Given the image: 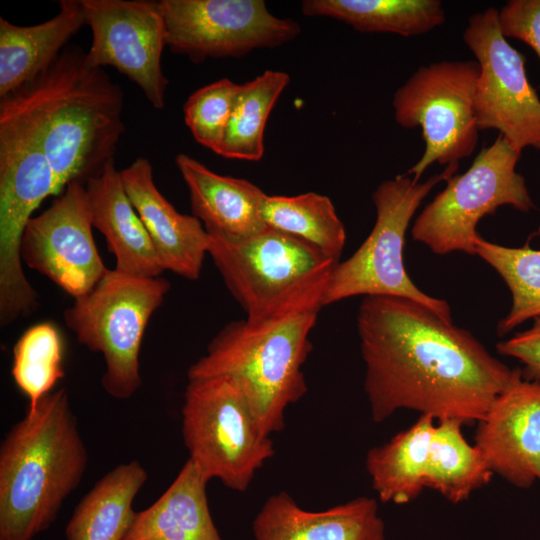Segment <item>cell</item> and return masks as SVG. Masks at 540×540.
Segmentation results:
<instances>
[{
	"instance_id": "25",
	"label": "cell",
	"mask_w": 540,
	"mask_h": 540,
	"mask_svg": "<svg viewBox=\"0 0 540 540\" xmlns=\"http://www.w3.org/2000/svg\"><path fill=\"white\" fill-rule=\"evenodd\" d=\"M434 421L429 415H421L408 429L368 451L366 470L380 501L406 504L425 489V467Z\"/></svg>"
},
{
	"instance_id": "23",
	"label": "cell",
	"mask_w": 540,
	"mask_h": 540,
	"mask_svg": "<svg viewBox=\"0 0 540 540\" xmlns=\"http://www.w3.org/2000/svg\"><path fill=\"white\" fill-rule=\"evenodd\" d=\"M147 479L137 460L107 472L75 507L65 528L66 540H122L135 514L133 501Z\"/></svg>"
},
{
	"instance_id": "3",
	"label": "cell",
	"mask_w": 540,
	"mask_h": 540,
	"mask_svg": "<svg viewBox=\"0 0 540 540\" xmlns=\"http://www.w3.org/2000/svg\"><path fill=\"white\" fill-rule=\"evenodd\" d=\"M28 122L64 191L86 183L114 160L125 131L123 93L102 68L65 48L32 83L5 98Z\"/></svg>"
},
{
	"instance_id": "28",
	"label": "cell",
	"mask_w": 540,
	"mask_h": 540,
	"mask_svg": "<svg viewBox=\"0 0 540 540\" xmlns=\"http://www.w3.org/2000/svg\"><path fill=\"white\" fill-rule=\"evenodd\" d=\"M290 82L282 71L267 70L241 84L223 139L216 154L259 161L264 154V131L269 115Z\"/></svg>"
},
{
	"instance_id": "5",
	"label": "cell",
	"mask_w": 540,
	"mask_h": 540,
	"mask_svg": "<svg viewBox=\"0 0 540 540\" xmlns=\"http://www.w3.org/2000/svg\"><path fill=\"white\" fill-rule=\"evenodd\" d=\"M459 163L424 182L407 175L381 182L372 194L375 224L361 246L343 262H338L323 294V307L358 296H391L419 302L443 319L452 321L447 301L427 295L410 279L403 263L407 228L420 204L441 181L455 175Z\"/></svg>"
},
{
	"instance_id": "7",
	"label": "cell",
	"mask_w": 540,
	"mask_h": 540,
	"mask_svg": "<svg viewBox=\"0 0 540 540\" xmlns=\"http://www.w3.org/2000/svg\"><path fill=\"white\" fill-rule=\"evenodd\" d=\"M170 288L161 276L136 277L109 269L91 291L65 310L66 326L78 342L102 354L101 385L111 397L127 400L140 389L143 336Z\"/></svg>"
},
{
	"instance_id": "8",
	"label": "cell",
	"mask_w": 540,
	"mask_h": 540,
	"mask_svg": "<svg viewBox=\"0 0 540 540\" xmlns=\"http://www.w3.org/2000/svg\"><path fill=\"white\" fill-rule=\"evenodd\" d=\"M182 437L189 458L208 479L244 492L275 451L245 395L229 377L188 379Z\"/></svg>"
},
{
	"instance_id": "30",
	"label": "cell",
	"mask_w": 540,
	"mask_h": 540,
	"mask_svg": "<svg viewBox=\"0 0 540 540\" xmlns=\"http://www.w3.org/2000/svg\"><path fill=\"white\" fill-rule=\"evenodd\" d=\"M64 345L57 327L42 322L29 327L13 348L11 375L34 408L65 376Z\"/></svg>"
},
{
	"instance_id": "19",
	"label": "cell",
	"mask_w": 540,
	"mask_h": 540,
	"mask_svg": "<svg viewBox=\"0 0 540 540\" xmlns=\"http://www.w3.org/2000/svg\"><path fill=\"white\" fill-rule=\"evenodd\" d=\"M175 164L187 186L192 215L208 233L241 240L267 227L261 214L266 194L258 186L217 174L183 153L176 156Z\"/></svg>"
},
{
	"instance_id": "18",
	"label": "cell",
	"mask_w": 540,
	"mask_h": 540,
	"mask_svg": "<svg viewBox=\"0 0 540 540\" xmlns=\"http://www.w3.org/2000/svg\"><path fill=\"white\" fill-rule=\"evenodd\" d=\"M252 529L256 540H385L377 501L364 496L315 512L279 492L265 501Z\"/></svg>"
},
{
	"instance_id": "22",
	"label": "cell",
	"mask_w": 540,
	"mask_h": 540,
	"mask_svg": "<svg viewBox=\"0 0 540 540\" xmlns=\"http://www.w3.org/2000/svg\"><path fill=\"white\" fill-rule=\"evenodd\" d=\"M208 481L188 459L166 491L135 512L122 540H222L209 510Z\"/></svg>"
},
{
	"instance_id": "10",
	"label": "cell",
	"mask_w": 540,
	"mask_h": 540,
	"mask_svg": "<svg viewBox=\"0 0 540 540\" xmlns=\"http://www.w3.org/2000/svg\"><path fill=\"white\" fill-rule=\"evenodd\" d=\"M479 72L476 60H442L419 67L395 91L396 123L420 127L425 143L422 156L408 170L414 181L434 163H459L477 147L474 97Z\"/></svg>"
},
{
	"instance_id": "29",
	"label": "cell",
	"mask_w": 540,
	"mask_h": 540,
	"mask_svg": "<svg viewBox=\"0 0 540 540\" xmlns=\"http://www.w3.org/2000/svg\"><path fill=\"white\" fill-rule=\"evenodd\" d=\"M534 235L540 237V227ZM473 246L475 254L499 274L511 293V308L497 325L498 335L504 336L540 316V250L528 245L501 246L480 235Z\"/></svg>"
},
{
	"instance_id": "31",
	"label": "cell",
	"mask_w": 540,
	"mask_h": 540,
	"mask_svg": "<svg viewBox=\"0 0 540 540\" xmlns=\"http://www.w3.org/2000/svg\"><path fill=\"white\" fill-rule=\"evenodd\" d=\"M241 84L223 78L193 92L183 112L196 142L215 152L230 120Z\"/></svg>"
},
{
	"instance_id": "14",
	"label": "cell",
	"mask_w": 540,
	"mask_h": 540,
	"mask_svg": "<svg viewBox=\"0 0 540 540\" xmlns=\"http://www.w3.org/2000/svg\"><path fill=\"white\" fill-rule=\"evenodd\" d=\"M92 42L90 67L112 66L133 81L155 109L165 107L168 80L161 56L166 46L158 1L82 0Z\"/></svg>"
},
{
	"instance_id": "12",
	"label": "cell",
	"mask_w": 540,
	"mask_h": 540,
	"mask_svg": "<svg viewBox=\"0 0 540 540\" xmlns=\"http://www.w3.org/2000/svg\"><path fill=\"white\" fill-rule=\"evenodd\" d=\"M166 46L198 63L241 57L295 39L300 25L274 16L262 0H161Z\"/></svg>"
},
{
	"instance_id": "33",
	"label": "cell",
	"mask_w": 540,
	"mask_h": 540,
	"mask_svg": "<svg viewBox=\"0 0 540 540\" xmlns=\"http://www.w3.org/2000/svg\"><path fill=\"white\" fill-rule=\"evenodd\" d=\"M532 321L528 329L497 344L499 354L520 361L522 377L527 381L540 380V316Z\"/></svg>"
},
{
	"instance_id": "9",
	"label": "cell",
	"mask_w": 540,
	"mask_h": 540,
	"mask_svg": "<svg viewBox=\"0 0 540 540\" xmlns=\"http://www.w3.org/2000/svg\"><path fill=\"white\" fill-rule=\"evenodd\" d=\"M521 153L499 135L468 170L446 181V187L416 217L412 239L435 254L475 255L476 227L484 216L502 206L523 213L534 209L525 178L516 171Z\"/></svg>"
},
{
	"instance_id": "20",
	"label": "cell",
	"mask_w": 540,
	"mask_h": 540,
	"mask_svg": "<svg viewBox=\"0 0 540 540\" xmlns=\"http://www.w3.org/2000/svg\"><path fill=\"white\" fill-rule=\"evenodd\" d=\"M92 225L105 237L115 270L136 277H160L150 237L132 205L114 160L85 183Z\"/></svg>"
},
{
	"instance_id": "15",
	"label": "cell",
	"mask_w": 540,
	"mask_h": 540,
	"mask_svg": "<svg viewBox=\"0 0 540 540\" xmlns=\"http://www.w3.org/2000/svg\"><path fill=\"white\" fill-rule=\"evenodd\" d=\"M85 184L73 181L24 231L22 262L74 299L91 291L109 269L94 241Z\"/></svg>"
},
{
	"instance_id": "6",
	"label": "cell",
	"mask_w": 540,
	"mask_h": 540,
	"mask_svg": "<svg viewBox=\"0 0 540 540\" xmlns=\"http://www.w3.org/2000/svg\"><path fill=\"white\" fill-rule=\"evenodd\" d=\"M63 191L37 135L6 100H0V324L37 309L38 295L22 268L21 241L34 211Z\"/></svg>"
},
{
	"instance_id": "26",
	"label": "cell",
	"mask_w": 540,
	"mask_h": 540,
	"mask_svg": "<svg viewBox=\"0 0 540 540\" xmlns=\"http://www.w3.org/2000/svg\"><path fill=\"white\" fill-rule=\"evenodd\" d=\"M438 423L429 444L424 486L458 504L488 484L494 473L475 445L464 438L461 421L445 419Z\"/></svg>"
},
{
	"instance_id": "16",
	"label": "cell",
	"mask_w": 540,
	"mask_h": 540,
	"mask_svg": "<svg viewBox=\"0 0 540 540\" xmlns=\"http://www.w3.org/2000/svg\"><path fill=\"white\" fill-rule=\"evenodd\" d=\"M475 447L492 470L517 488L540 483V380H519L477 422Z\"/></svg>"
},
{
	"instance_id": "27",
	"label": "cell",
	"mask_w": 540,
	"mask_h": 540,
	"mask_svg": "<svg viewBox=\"0 0 540 540\" xmlns=\"http://www.w3.org/2000/svg\"><path fill=\"white\" fill-rule=\"evenodd\" d=\"M261 214L267 227L303 240L327 258L340 262L346 232L327 196L314 192L296 196L266 194Z\"/></svg>"
},
{
	"instance_id": "24",
	"label": "cell",
	"mask_w": 540,
	"mask_h": 540,
	"mask_svg": "<svg viewBox=\"0 0 540 540\" xmlns=\"http://www.w3.org/2000/svg\"><path fill=\"white\" fill-rule=\"evenodd\" d=\"M306 16H325L342 21L364 33L419 36L443 25L445 10L440 0H304Z\"/></svg>"
},
{
	"instance_id": "4",
	"label": "cell",
	"mask_w": 540,
	"mask_h": 540,
	"mask_svg": "<svg viewBox=\"0 0 540 540\" xmlns=\"http://www.w3.org/2000/svg\"><path fill=\"white\" fill-rule=\"evenodd\" d=\"M87 465L65 388L27 408L0 445V540H34L46 531Z\"/></svg>"
},
{
	"instance_id": "2",
	"label": "cell",
	"mask_w": 540,
	"mask_h": 540,
	"mask_svg": "<svg viewBox=\"0 0 540 540\" xmlns=\"http://www.w3.org/2000/svg\"><path fill=\"white\" fill-rule=\"evenodd\" d=\"M337 262L329 261L269 310L226 324L188 379L226 376L245 395L265 436L285 427V410L307 393L302 366L311 350L323 294Z\"/></svg>"
},
{
	"instance_id": "17",
	"label": "cell",
	"mask_w": 540,
	"mask_h": 540,
	"mask_svg": "<svg viewBox=\"0 0 540 540\" xmlns=\"http://www.w3.org/2000/svg\"><path fill=\"white\" fill-rule=\"evenodd\" d=\"M120 175L163 270L197 280L209 244V234L202 222L193 215L178 212L162 195L154 183L148 159L136 158Z\"/></svg>"
},
{
	"instance_id": "21",
	"label": "cell",
	"mask_w": 540,
	"mask_h": 540,
	"mask_svg": "<svg viewBox=\"0 0 540 540\" xmlns=\"http://www.w3.org/2000/svg\"><path fill=\"white\" fill-rule=\"evenodd\" d=\"M84 25L82 0H61L59 12L37 25L18 26L0 17V99L44 73Z\"/></svg>"
},
{
	"instance_id": "1",
	"label": "cell",
	"mask_w": 540,
	"mask_h": 540,
	"mask_svg": "<svg viewBox=\"0 0 540 540\" xmlns=\"http://www.w3.org/2000/svg\"><path fill=\"white\" fill-rule=\"evenodd\" d=\"M364 390L373 421L411 409L438 421L478 422L523 379L467 330L411 299L366 296L357 314Z\"/></svg>"
},
{
	"instance_id": "13",
	"label": "cell",
	"mask_w": 540,
	"mask_h": 540,
	"mask_svg": "<svg viewBox=\"0 0 540 540\" xmlns=\"http://www.w3.org/2000/svg\"><path fill=\"white\" fill-rule=\"evenodd\" d=\"M208 234V255L246 317L263 314L333 261L305 241L269 227L241 240Z\"/></svg>"
},
{
	"instance_id": "11",
	"label": "cell",
	"mask_w": 540,
	"mask_h": 540,
	"mask_svg": "<svg viewBox=\"0 0 540 540\" xmlns=\"http://www.w3.org/2000/svg\"><path fill=\"white\" fill-rule=\"evenodd\" d=\"M463 40L480 68L474 97L479 131L497 130L521 152L540 151V98L529 82L525 57L501 33L498 10L471 15Z\"/></svg>"
},
{
	"instance_id": "32",
	"label": "cell",
	"mask_w": 540,
	"mask_h": 540,
	"mask_svg": "<svg viewBox=\"0 0 540 540\" xmlns=\"http://www.w3.org/2000/svg\"><path fill=\"white\" fill-rule=\"evenodd\" d=\"M498 23L505 38L528 45L540 60V0H509L498 10Z\"/></svg>"
}]
</instances>
